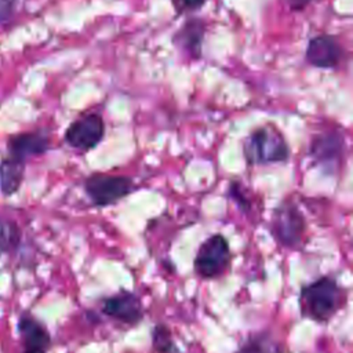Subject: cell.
I'll return each mask as SVG.
<instances>
[{"label": "cell", "instance_id": "cell-18", "mask_svg": "<svg viewBox=\"0 0 353 353\" xmlns=\"http://www.w3.org/2000/svg\"><path fill=\"white\" fill-rule=\"evenodd\" d=\"M208 0H171V4L176 12V15H183L188 12L199 11L205 6Z\"/></svg>", "mask_w": 353, "mask_h": 353}, {"label": "cell", "instance_id": "cell-2", "mask_svg": "<svg viewBox=\"0 0 353 353\" xmlns=\"http://www.w3.org/2000/svg\"><path fill=\"white\" fill-rule=\"evenodd\" d=\"M290 145L273 124L254 128L243 141V156L248 165L283 164L290 159Z\"/></svg>", "mask_w": 353, "mask_h": 353}, {"label": "cell", "instance_id": "cell-11", "mask_svg": "<svg viewBox=\"0 0 353 353\" xmlns=\"http://www.w3.org/2000/svg\"><path fill=\"white\" fill-rule=\"evenodd\" d=\"M205 22L201 18L192 17L174 33L172 44L189 59H200L203 54V41L205 36Z\"/></svg>", "mask_w": 353, "mask_h": 353}, {"label": "cell", "instance_id": "cell-9", "mask_svg": "<svg viewBox=\"0 0 353 353\" xmlns=\"http://www.w3.org/2000/svg\"><path fill=\"white\" fill-rule=\"evenodd\" d=\"M343 50L331 34H317L307 41L305 58L307 63L320 69H335L339 66Z\"/></svg>", "mask_w": 353, "mask_h": 353}, {"label": "cell", "instance_id": "cell-14", "mask_svg": "<svg viewBox=\"0 0 353 353\" xmlns=\"http://www.w3.org/2000/svg\"><path fill=\"white\" fill-rule=\"evenodd\" d=\"M236 353H284V349L270 332L259 331L245 336Z\"/></svg>", "mask_w": 353, "mask_h": 353}, {"label": "cell", "instance_id": "cell-13", "mask_svg": "<svg viewBox=\"0 0 353 353\" xmlns=\"http://www.w3.org/2000/svg\"><path fill=\"white\" fill-rule=\"evenodd\" d=\"M25 175V161L15 157H6L0 163V189L6 196H11L22 185Z\"/></svg>", "mask_w": 353, "mask_h": 353}, {"label": "cell", "instance_id": "cell-17", "mask_svg": "<svg viewBox=\"0 0 353 353\" xmlns=\"http://www.w3.org/2000/svg\"><path fill=\"white\" fill-rule=\"evenodd\" d=\"M228 194L230 197V200H233L236 203V205L244 211V212H248L251 210V204H250V200L247 197V194H243V186L237 182H230L229 183V190H228Z\"/></svg>", "mask_w": 353, "mask_h": 353}, {"label": "cell", "instance_id": "cell-20", "mask_svg": "<svg viewBox=\"0 0 353 353\" xmlns=\"http://www.w3.org/2000/svg\"><path fill=\"white\" fill-rule=\"evenodd\" d=\"M0 10H3V15L10 12V0H0Z\"/></svg>", "mask_w": 353, "mask_h": 353}, {"label": "cell", "instance_id": "cell-19", "mask_svg": "<svg viewBox=\"0 0 353 353\" xmlns=\"http://www.w3.org/2000/svg\"><path fill=\"white\" fill-rule=\"evenodd\" d=\"M313 0H287L288 8L291 11H302L305 10Z\"/></svg>", "mask_w": 353, "mask_h": 353}, {"label": "cell", "instance_id": "cell-3", "mask_svg": "<svg viewBox=\"0 0 353 353\" xmlns=\"http://www.w3.org/2000/svg\"><path fill=\"white\" fill-rule=\"evenodd\" d=\"M269 230L279 245L299 250L306 239L307 222L298 204L285 199L273 208Z\"/></svg>", "mask_w": 353, "mask_h": 353}, {"label": "cell", "instance_id": "cell-15", "mask_svg": "<svg viewBox=\"0 0 353 353\" xmlns=\"http://www.w3.org/2000/svg\"><path fill=\"white\" fill-rule=\"evenodd\" d=\"M150 342L154 353H178L170 327L164 323L156 324L150 331Z\"/></svg>", "mask_w": 353, "mask_h": 353}, {"label": "cell", "instance_id": "cell-5", "mask_svg": "<svg viewBox=\"0 0 353 353\" xmlns=\"http://www.w3.org/2000/svg\"><path fill=\"white\" fill-rule=\"evenodd\" d=\"M232 256L229 240L222 233H214L199 245L193 258V270L203 280L219 279L228 273Z\"/></svg>", "mask_w": 353, "mask_h": 353}, {"label": "cell", "instance_id": "cell-7", "mask_svg": "<svg viewBox=\"0 0 353 353\" xmlns=\"http://www.w3.org/2000/svg\"><path fill=\"white\" fill-rule=\"evenodd\" d=\"M101 312L106 317L127 327L138 325L145 317L141 298L128 290H119L117 292L105 296L101 301Z\"/></svg>", "mask_w": 353, "mask_h": 353}, {"label": "cell", "instance_id": "cell-6", "mask_svg": "<svg viewBox=\"0 0 353 353\" xmlns=\"http://www.w3.org/2000/svg\"><path fill=\"white\" fill-rule=\"evenodd\" d=\"M105 131L106 127L102 114L92 112L73 120L66 128L63 138L70 148L85 153L102 142Z\"/></svg>", "mask_w": 353, "mask_h": 353}, {"label": "cell", "instance_id": "cell-8", "mask_svg": "<svg viewBox=\"0 0 353 353\" xmlns=\"http://www.w3.org/2000/svg\"><path fill=\"white\" fill-rule=\"evenodd\" d=\"M345 152L343 135L328 131L314 137L309 146V156L314 163L327 168L330 172L341 165Z\"/></svg>", "mask_w": 353, "mask_h": 353}, {"label": "cell", "instance_id": "cell-4", "mask_svg": "<svg viewBox=\"0 0 353 353\" xmlns=\"http://www.w3.org/2000/svg\"><path fill=\"white\" fill-rule=\"evenodd\" d=\"M83 189L94 207L106 208L130 196L135 190V182L128 175L92 172L84 179Z\"/></svg>", "mask_w": 353, "mask_h": 353}, {"label": "cell", "instance_id": "cell-16", "mask_svg": "<svg viewBox=\"0 0 353 353\" xmlns=\"http://www.w3.org/2000/svg\"><path fill=\"white\" fill-rule=\"evenodd\" d=\"M19 230L12 222H0V255L18 245Z\"/></svg>", "mask_w": 353, "mask_h": 353}, {"label": "cell", "instance_id": "cell-12", "mask_svg": "<svg viewBox=\"0 0 353 353\" xmlns=\"http://www.w3.org/2000/svg\"><path fill=\"white\" fill-rule=\"evenodd\" d=\"M50 148V138L44 131L23 132L12 137L8 141V156L26 163L32 156L43 154Z\"/></svg>", "mask_w": 353, "mask_h": 353}, {"label": "cell", "instance_id": "cell-1", "mask_svg": "<svg viewBox=\"0 0 353 353\" xmlns=\"http://www.w3.org/2000/svg\"><path fill=\"white\" fill-rule=\"evenodd\" d=\"M347 291L339 281L324 274L301 287L298 305L302 317L325 324L346 305Z\"/></svg>", "mask_w": 353, "mask_h": 353}, {"label": "cell", "instance_id": "cell-10", "mask_svg": "<svg viewBox=\"0 0 353 353\" xmlns=\"http://www.w3.org/2000/svg\"><path fill=\"white\" fill-rule=\"evenodd\" d=\"M22 343V353H47L51 347V335L47 327L30 313H22L17 323Z\"/></svg>", "mask_w": 353, "mask_h": 353}]
</instances>
